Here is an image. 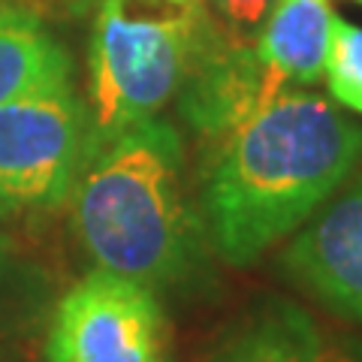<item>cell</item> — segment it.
Returning <instances> with one entry per match:
<instances>
[{
    "label": "cell",
    "instance_id": "3",
    "mask_svg": "<svg viewBox=\"0 0 362 362\" xmlns=\"http://www.w3.org/2000/svg\"><path fill=\"white\" fill-rule=\"evenodd\" d=\"M218 30L199 0H103L88 52V151L157 118Z\"/></svg>",
    "mask_w": 362,
    "mask_h": 362
},
{
    "label": "cell",
    "instance_id": "10",
    "mask_svg": "<svg viewBox=\"0 0 362 362\" xmlns=\"http://www.w3.org/2000/svg\"><path fill=\"white\" fill-rule=\"evenodd\" d=\"M58 78H70L58 40L18 0H0V106Z\"/></svg>",
    "mask_w": 362,
    "mask_h": 362
},
{
    "label": "cell",
    "instance_id": "14",
    "mask_svg": "<svg viewBox=\"0 0 362 362\" xmlns=\"http://www.w3.org/2000/svg\"><path fill=\"white\" fill-rule=\"evenodd\" d=\"M359 4H362V0H359Z\"/></svg>",
    "mask_w": 362,
    "mask_h": 362
},
{
    "label": "cell",
    "instance_id": "2",
    "mask_svg": "<svg viewBox=\"0 0 362 362\" xmlns=\"http://www.w3.org/2000/svg\"><path fill=\"white\" fill-rule=\"evenodd\" d=\"M70 197L76 239L100 269L151 290L197 278L209 233L173 124L145 118L90 148Z\"/></svg>",
    "mask_w": 362,
    "mask_h": 362
},
{
    "label": "cell",
    "instance_id": "9",
    "mask_svg": "<svg viewBox=\"0 0 362 362\" xmlns=\"http://www.w3.org/2000/svg\"><path fill=\"white\" fill-rule=\"evenodd\" d=\"M335 18L332 0H278L254 45L287 85H314L326 70Z\"/></svg>",
    "mask_w": 362,
    "mask_h": 362
},
{
    "label": "cell",
    "instance_id": "6",
    "mask_svg": "<svg viewBox=\"0 0 362 362\" xmlns=\"http://www.w3.org/2000/svg\"><path fill=\"white\" fill-rule=\"evenodd\" d=\"M284 88L290 85L259 58L254 42L218 30L199 49L181 82V115L197 136L218 145Z\"/></svg>",
    "mask_w": 362,
    "mask_h": 362
},
{
    "label": "cell",
    "instance_id": "11",
    "mask_svg": "<svg viewBox=\"0 0 362 362\" xmlns=\"http://www.w3.org/2000/svg\"><path fill=\"white\" fill-rule=\"evenodd\" d=\"M326 85L341 106L362 115V28L335 18L332 42L326 54Z\"/></svg>",
    "mask_w": 362,
    "mask_h": 362
},
{
    "label": "cell",
    "instance_id": "12",
    "mask_svg": "<svg viewBox=\"0 0 362 362\" xmlns=\"http://www.w3.org/2000/svg\"><path fill=\"white\" fill-rule=\"evenodd\" d=\"M278 0H199V6L226 37L254 42Z\"/></svg>",
    "mask_w": 362,
    "mask_h": 362
},
{
    "label": "cell",
    "instance_id": "7",
    "mask_svg": "<svg viewBox=\"0 0 362 362\" xmlns=\"http://www.w3.org/2000/svg\"><path fill=\"white\" fill-rule=\"evenodd\" d=\"M284 266L317 299L362 323V178L296 235Z\"/></svg>",
    "mask_w": 362,
    "mask_h": 362
},
{
    "label": "cell",
    "instance_id": "4",
    "mask_svg": "<svg viewBox=\"0 0 362 362\" xmlns=\"http://www.w3.org/2000/svg\"><path fill=\"white\" fill-rule=\"evenodd\" d=\"M88 109L70 78L0 106V218L70 199L88 154Z\"/></svg>",
    "mask_w": 362,
    "mask_h": 362
},
{
    "label": "cell",
    "instance_id": "8",
    "mask_svg": "<svg viewBox=\"0 0 362 362\" xmlns=\"http://www.w3.org/2000/svg\"><path fill=\"white\" fill-rule=\"evenodd\" d=\"M209 362H362L290 302H266L235 326Z\"/></svg>",
    "mask_w": 362,
    "mask_h": 362
},
{
    "label": "cell",
    "instance_id": "1",
    "mask_svg": "<svg viewBox=\"0 0 362 362\" xmlns=\"http://www.w3.org/2000/svg\"><path fill=\"white\" fill-rule=\"evenodd\" d=\"M362 157V127L320 94L284 88L214 145L202 187L206 233L247 266L302 226Z\"/></svg>",
    "mask_w": 362,
    "mask_h": 362
},
{
    "label": "cell",
    "instance_id": "5",
    "mask_svg": "<svg viewBox=\"0 0 362 362\" xmlns=\"http://www.w3.org/2000/svg\"><path fill=\"white\" fill-rule=\"evenodd\" d=\"M45 362H166V317L154 290L97 266L54 308Z\"/></svg>",
    "mask_w": 362,
    "mask_h": 362
},
{
    "label": "cell",
    "instance_id": "13",
    "mask_svg": "<svg viewBox=\"0 0 362 362\" xmlns=\"http://www.w3.org/2000/svg\"><path fill=\"white\" fill-rule=\"evenodd\" d=\"M82 4H90V0H82Z\"/></svg>",
    "mask_w": 362,
    "mask_h": 362
}]
</instances>
